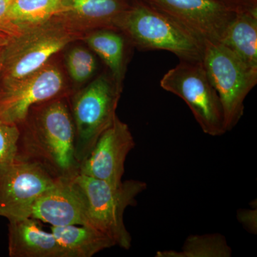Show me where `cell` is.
<instances>
[{
    "mask_svg": "<svg viewBox=\"0 0 257 257\" xmlns=\"http://www.w3.org/2000/svg\"><path fill=\"white\" fill-rule=\"evenodd\" d=\"M18 126V156L38 164L57 179L78 175L73 121L64 97L32 106Z\"/></svg>",
    "mask_w": 257,
    "mask_h": 257,
    "instance_id": "6da1fadb",
    "label": "cell"
},
{
    "mask_svg": "<svg viewBox=\"0 0 257 257\" xmlns=\"http://www.w3.org/2000/svg\"><path fill=\"white\" fill-rule=\"evenodd\" d=\"M114 30L144 50H165L180 61L202 62L204 44L178 22L143 0H133Z\"/></svg>",
    "mask_w": 257,
    "mask_h": 257,
    "instance_id": "7a4b0ae2",
    "label": "cell"
},
{
    "mask_svg": "<svg viewBox=\"0 0 257 257\" xmlns=\"http://www.w3.org/2000/svg\"><path fill=\"white\" fill-rule=\"evenodd\" d=\"M72 182L82 198L88 226L106 235L115 246L130 249L132 236L125 226L124 211L136 205L137 197L146 190L147 184L130 179L113 185L80 174Z\"/></svg>",
    "mask_w": 257,
    "mask_h": 257,
    "instance_id": "3957f363",
    "label": "cell"
},
{
    "mask_svg": "<svg viewBox=\"0 0 257 257\" xmlns=\"http://www.w3.org/2000/svg\"><path fill=\"white\" fill-rule=\"evenodd\" d=\"M84 36L55 18L25 29L5 47L0 73L2 84L37 72L48 64L55 54Z\"/></svg>",
    "mask_w": 257,
    "mask_h": 257,
    "instance_id": "277c9868",
    "label": "cell"
},
{
    "mask_svg": "<svg viewBox=\"0 0 257 257\" xmlns=\"http://www.w3.org/2000/svg\"><path fill=\"white\" fill-rule=\"evenodd\" d=\"M121 92L111 76L101 74L72 98L69 110L74 127L75 157L80 165L99 136L112 124Z\"/></svg>",
    "mask_w": 257,
    "mask_h": 257,
    "instance_id": "5b68a950",
    "label": "cell"
},
{
    "mask_svg": "<svg viewBox=\"0 0 257 257\" xmlns=\"http://www.w3.org/2000/svg\"><path fill=\"white\" fill-rule=\"evenodd\" d=\"M202 62L220 99L225 128L231 131L242 117L243 102L256 86L257 69L248 67L220 42H204Z\"/></svg>",
    "mask_w": 257,
    "mask_h": 257,
    "instance_id": "8992f818",
    "label": "cell"
},
{
    "mask_svg": "<svg viewBox=\"0 0 257 257\" xmlns=\"http://www.w3.org/2000/svg\"><path fill=\"white\" fill-rule=\"evenodd\" d=\"M160 86L185 101L206 135L218 137L226 133L220 99L202 62L180 61L162 77Z\"/></svg>",
    "mask_w": 257,
    "mask_h": 257,
    "instance_id": "52a82bcc",
    "label": "cell"
},
{
    "mask_svg": "<svg viewBox=\"0 0 257 257\" xmlns=\"http://www.w3.org/2000/svg\"><path fill=\"white\" fill-rule=\"evenodd\" d=\"M65 83L61 69L50 63L15 82L0 87V121L20 125L32 106L64 97Z\"/></svg>",
    "mask_w": 257,
    "mask_h": 257,
    "instance_id": "ba28073f",
    "label": "cell"
},
{
    "mask_svg": "<svg viewBox=\"0 0 257 257\" xmlns=\"http://www.w3.org/2000/svg\"><path fill=\"white\" fill-rule=\"evenodd\" d=\"M42 166L17 155L0 165V216L20 217L37 198L57 183Z\"/></svg>",
    "mask_w": 257,
    "mask_h": 257,
    "instance_id": "9c48e42d",
    "label": "cell"
},
{
    "mask_svg": "<svg viewBox=\"0 0 257 257\" xmlns=\"http://www.w3.org/2000/svg\"><path fill=\"white\" fill-rule=\"evenodd\" d=\"M171 17L204 42H220L234 18L218 0H143Z\"/></svg>",
    "mask_w": 257,
    "mask_h": 257,
    "instance_id": "30bf717a",
    "label": "cell"
},
{
    "mask_svg": "<svg viewBox=\"0 0 257 257\" xmlns=\"http://www.w3.org/2000/svg\"><path fill=\"white\" fill-rule=\"evenodd\" d=\"M135 146L128 125L116 116L81 163L79 174L119 185L122 182L126 157Z\"/></svg>",
    "mask_w": 257,
    "mask_h": 257,
    "instance_id": "8fae6325",
    "label": "cell"
},
{
    "mask_svg": "<svg viewBox=\"0 0 257 257\" xmlns=\"http://www.w3.org/2000/svg\"><path fill=\"white\" fill-rule=\"evenodd\" d=\"M72 179H60L37 198L20 217L41 220L52 226H88L82 199Z\"/></svg>",
    "mask_w": 257,
    "mask_h": 257,
    "instance_id": "7c38bea8",
    "label": "cell"
},
{
    "mask_svg": "<svg viewBox=\"0 0 257 257\" xmlns=\"http://www.w3.org/2000/svg\"><path fill=\"white\" fill-rule=\"evenodd\" d=\"M133 0H62L53 18L85 35L98 29H114L120 15Z\"/></svg>",
    "mask_w": 257,
    "mask_h": 257,
    "instance_id": "4fadbf2b",
    "label": "cell"
},
{
    "mask_svg": "<svg viewBox=\"0 0 257 257\" xmlns=\"http://www.w3.org/2000/svg\"><path fill=\"white\" fill-rule=\"evenodd\" d=\"M9 220L11 257H71L52 232L40 229L35 219L15 217Z\"/></svg>",
    "mask_w": 257,
    "mask_h": 257,
    "instance_id": "5bb4252c",
    "label": "cell"
},
{
    "mask_svg": "<svg viewBox=\"0 0 257 257\" xmlns=\"http://www.w3.org/2000/svg\"><path fill=\"white\" fill-rule=\"evenodd\" d=\"M220 43L248 67L257 69V13L235 14Z\"/></svg>",
    "mask_w": 257,
    "mask_h": 257,
    "instance_id": "9a60e30c",
    "label": "cell"
},
{
    "mask_svg": "<svg viewBox=\"0 0 257 257\" xmlns=\"http://www.w3.org/2000/svg\"><path fill=\"white\" fill-rule=\"evenodd\" d=\"M82 40L104 61L115 84L122 90L125 72L124 37L116 30L103 28L87 32Z\"/></svg>",
    "mask_w": 257,
    "mask_h": 257,
    "instance_id": "2e32d148",
    "label": "cell"
},
{
    "mask_svg": "<svg viewBox=\"0 0 257 257\" xmlns=\"http://www.w3.org/2000/svg\"><path fill=\"white\" fill-rule=\"evenodd\" d=\"M51 231L71 257H91L115 246L106 235L86 225L52 226Z\"/></svg>",
    "mask_w": 257,
    "mask_h": 257,
    "instance_id": "e0dca14e",
    "label": "cell"
},
{
    "mask_svg": "<svg viewBox=\"0 0 257 257\" xmlns=\"http://www.w3.org/2000/svg\"><path fill=\"white\" fill-rule=\"evenodd\" d=\"M232 249L220 234L192 235L184 241L180 251L162 250L157 257H230Z\"/></svg>",
    "mask_w": 257,
    "mask_h": 257,
    "instance_id": "ac0fdd59",
    "label": "cell"
},
{
    "mask_svg": "<svg viewBox=\"0 0 257 257\" xmlns=\"http://www.w3.org/2000/svg\"><path fill=\"white\" fill-rule=\"evenodd\" d=\"M62 0H13L9 18L20 30L45 23L57 15Z\"/></svg>",
    "mask_w": 257,
    "mask_h": 257,
    "instance_id": "d6986e66",
    "label": "cell"
},
{
    "mask_svg": "<svg viewBox=\"0 0 257 257\" xmlns=\"http://www.w3.org/2000/svg\"><path fill=\"white\" fill-rule=\"evenodd\" d=\"M66 63L71 78L78 83L90 79L96 69L95 57L90 51L82 47H77L69 51Z\"/></svg>",
    "mask_w": 257,
    "mask_h": 257,
    "instance_id": "ffe728a7",
    "label": "cell"
},
{
    "mask_svg": "<svg viewBox=\"0 0 257 257\" xmlns=\"http://www.w3.org/2000/svg\"><path fill=\"white\" fill-rule=\"evenodd\" d=\"M20 135L18 125L0 121V165L11 162L18 155Z\"/></svg>",
    "mask_w": 257,
    "mask_h": 257,
    "instance_id": "44dd1931",
    "label": "cell"
},
{
    "mask_svg": "<svg viewBox=\"0 0 257 257\" xmlns=\"http://www.w3.org/2000/svg\"><path fill=\"white\" fill-rule=\"evenodd\" d=\"M13 0H0V31L13 37H17L23 32L12 23L9 18L10 5Z\"/></svg>",
    "mask_w": 257,
    "mask_h": 257,
    "instance_id": "7402d4cb",
    "label": "cell"
},
{
    "mask_svg": "<svg viewBox=\"0 0 257 257\" xmlns=\"http://www.w3.org/2000/svg\"><path fill=\"white\" fill-rule=\"evenodd\" d=\"M256 209H244L238 211V220L248 232L252 234L256 233Z\"/></svg>",
    "mask_w": 257,
    "mask_h": 257,
    "instance_id": "603a6c76",
    "label": "cell"
},
{
    "mask_svg": "<svg viewBox=\"0 0 257 257\" xmlns=\"http://www.w3.org/2000/svg\"><path fill=\"white\" fill-rule=\"evenodd\" d=\"M15 37L11 36L4 32L0 31V48L6 47Z\"/></svg>",
    "mask_w": 257,
    "mask_h": 257,
    "instance_id": "cb8c5ba5",
    "label": "cell"
},
{
    "mask_svg": "<svg viewBox=\"0 0 257 257\" xmlns=\"http://www.w3.org/2000/svg\"><path fill=\"white\" fill-rule=\"evenodd\" d=\"M5 47H3V48H0V73H1L2 67H3V57H4Z\"/></svg>",
    "mask_w": 257,
    "mask_h": 257,
    "instance_id": "d4e9b609",
    "label": "cell"
}]
</instances>
